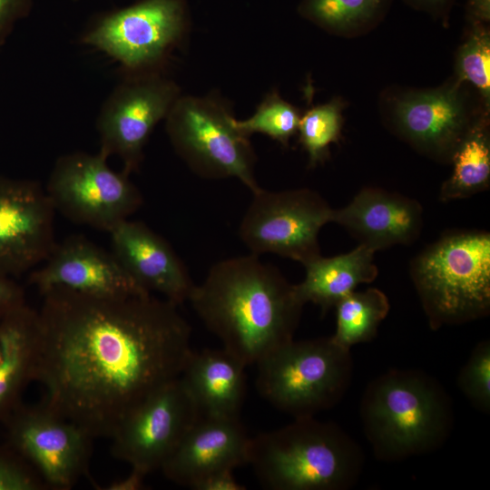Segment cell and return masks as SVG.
Listing matches in <instances>:
<instances>
[{"mask_svg":"<svg viewBox=\"0 0 490 490\" xmlns=\"http://www.w3.org/2000/svg\"><path fill=\"white\" fill-rule=\"evenodd\" d=\"M375 252L359 244L344 254L316 258L304 265L305 278L295 284L297 296L304 305L312 302L323 312L328 311L358 285L370 283L377 277Z\"/></svg>","mask_w":490,"mask_h":490,"instance_id":"cell-22","label":"cell"},{"mask_svg":"<svg viewBox=\"0 0 490 490\" xmlns=\"http://www.w3.org/2000/svg\"><path fill=\"white\" fill-rule=\"evenodd\" d=\"M392 0H302L299 15L333 34L351 35L376 25Z\"/></svg>","mask_w":490,"mask_h":490,"instance_id":"cell-24","label":"cell"},{"mask_svg":"<svg viewBox=\"0 0 490 490\" xmlns=\"http://www.w3.org/2000/svg\"><path fill=\"white\" fill-rule=\"evenodd\" d=\"M333 211L317 191L260 188L240 220L238 234L250 253H273L303 266L321 256L318 234Z\"/></svg>","mask_w":490,"mask_h":490,"instance_id":"cell-9","label":"cell"},{"mask_svg":"<svg viewBox=\"0 0 490 490\" xmlns=\"http://www.w3.org/2000/svg\"><path fill=\"white\" fill-rule=\"evenodd\" d=\"M335 308L337 326L331 338L340 347L350 349L352 346L368 342L376 337L379 324L388 314L390 304L383 291L368 288L351 292Z\"/></svg>","mask_w":490,"mask_h":490,"instance_id":"cell-25","label":"cell"},{"mask_svg":"<svg viewBox=\"0 0 490 490\" xmlns=\"http://www.w3.org/2000/svg\"><path fill=\"white\" fill-rule=\"evenodd\" d=\"M461 82L402 93L393 103L397 132L413 147L440 160L451 157L479 122L470 114Z\"/></svg>","mask_w":490,"mask_h":490,"instance_id":"cell-15","label":"cell"},{"mask_svg":"<svg viewBox=\"0 0 490 490\" xmlns=\"http://www.w3.org/2000/svg\"><path fill=\"white\" fill-rule=\"evenodd\" d=\"M256 366L260 396L294 418L315 416L334 407L353 377L350 349L340 347L331 337L293 338Z\"/></svg>","mask_w":490,"mask_h":490,"instance_id":"cell-6","label":"cell"},{"mask_svg":"<svg viewBox=\"0 0 490 490\" xmlns=\"http://www.w3.org/2000/svg\"><path fill=\"white\" fill-rule=\"evenodd\" d=\"M299 120V110L272 91L265 96L251 117L242 121L235 119L234 124L247 137L260 132L287 146L298 132Z\"/></svg>","mask_w":490,"mask_h":490,"instance_id":"cell-27","label":"cell"},{"mask_svg":"<svg viewBox=\"0 0 490 490\" xmlns=\"http://www.w3.org/2000/svg\"><path fill=\"white\" fill-rule=\"evenodd\" d=\"M245 368L223 348L192 350L180 378L201 416L239 417L246 396Z\"/></svg>","mask_w":490,"mask_h":490,"instance_id":"cell-20","label":"cell"},{"mask_svg":"<svg viewBox=\"0 0 490 490\" xmlns=\"http://www.w3.org/2000/svg\"><path fill=\"white\" fill-rule=\"evenodd\" d=\"M112 253L142 289L180 305L195 284L170 243L142 221L125 220L110 232Z\"/></svg>","mask_w":490,"mask_h":490,"instance_id":"cell-18","label":"cell"},{"mask_svg":"<svg viewBox=\"0 0 490 490\" xmlns=\"http://www.w3.org/2000/svg\"><path fill=\"white\" fill-rule=\"evenodd\" d=\"M250 442L240 416H201L161 470L169 480L194 489L214 473L248 465Z\"/></svg>","mask_w":490,"mask_h":490,"instance_id":"cell-17","label":"cell"},{"mask_svg":"<svg viewBox=\"0 0 490 490\" xmlns=\"http://www.w3.org/2000/svg\"><path fill=\"white\" fill-rule=\"evenodd\" d=\"M180 96L173 81L152 70L132 73L102 106L96 123L99 152L121 159L128 175L138 171L150 135Z\"/></svg>","mask_w":490,"mask_h":490,"instance_id":"cell-12","label":"cell"},{"mask_svg":"<svg viewBox=\"0 0 490 490\" xmlns=\"http://www.w3.org/2000/svg\"><path fill=\"white\" fill-rule=\"evenodd\" d=\"M360 418L376 458L398 462L442 447L451 436L455 413L436 377L417 369H390L367 386Z\"/></svg>","mask_w":490,"mask_h":490,"instance_id":"cell-3","label":"cell"},{"mask_svg":"<svg viewBox=\"0 0 490 490\" xmlns=\"http://www.w3.org/2000/svg\"><path fill=\"white\" fill-rule=\"evenodd\" d=\"M41 295L34 381L48 407L93 438H111L132 409L181 376L192 352L178 305L152 293Z\"/></svg>","mask_w":490,"mask_h":490,"instance_id":"cell-1","label":"cell"},{"mask_svg":"<svg viewBox=\"0 0 490 490\" xmlns=\"http://www.w3.org/2000/svg\"><path fill=\"white\" fill-rule=\"evenodd\" d=\"M43 263L28 278L41 294L54 288L99 298L151 293L132 279L112 251L83 235L56 242Z\"/></svg>","mask_w":490,"mask_h":490,"instance_id":"cell-16","label":"cell"},{"mask_svg":"<svg viewBox=\"0 0 490 490\" xmlns=\"http://www.w3.org/2000/svg\"><path fill=\"white\" fill-rule=\"evenodd\" d=\"M107 159L100 152L62 155L44 189L55 211L109 233L139 210L143 198L129 175L112 170Z\"/></svg>","mask_w":490,"mask_h":490,"instance_id":"cell-8","label":"cell"},{"mask_svg":"<svg viewBox=\"0 0 490 490\" xmlns=\"http://www.w3.org/2000/svg\"><path fill=\"white\" fill-rule=\"evenodd\" d=\"M490 34L485 24L470 23L466 40L456 56L458 82H467L479 92L485 105L490 100Z\"/></svg>","mask_w":490,"mask_h":490,"instance_id":"cell-28","label":"cell"},{"mask_svg":"<svg viewBox=\"0 0 490 490\" xmlns=\"http://www.w3.org/2000/svg\"><path fill=\"white\" fill-rule=\"evenodd\" d=\"M456 384L472 406L490 412V342L483 340L473 348L457 375Z\"/></svg>","mask_w":490,"mask_h":490,"instance_id":"cell-29","label":"cell"},{"mask_svg":"<svg viewBox=\"0 0 490 490\" xmlns=\"http://www.w3.org/2000/svg\"><path fill=\"white\" fill-rule=\"evenodd\" d=\"M466 18L469 23L488 24L490 20V0H467Z\"/></svg>","mask_w":490,"mask_h":490,"instance_id":"cell-35","label":"cell"},{"mask_svg":"<svg viewBox=\"0 0 490 490\" xmlns=\"http://www.w3.org/2000/svg\"><path fill=\"white\" fill-rule=\"evenodd\" d=\"M54 211L40 182L0 176V275L19 277L46 260Z\"/></svg>","mask_w":490,"mask_h":490,"instance_id":"cell-14","label":"cell"},{"mask_svg":"<svg viewBox=\"0 0 490 490\" xmlns=\"http://www.w3.org/2000/svg\"><path fill=\"white\" fill-rule=\"evenodd\" d=\"M195 490H244L245 485L240 484L234 477L232 470H222L214 473L195 487Z\"/></svg>","mask_w":490,"mask_h":490,"instance_id":"cell-33","label":"cell"},{"mask_svg":"<svg viewBox=\"0 0 490 490\" xmlns=\"http://www.w3.org/2000/svg\"><path fill=\"white\" fill-rule=\"evenodd\" d=\"M166 120V132L178 155L198 175L233 177L251 192L256 155L249 137L235 127L228 106L216 96H180Z\"/></svg>","mask_w":490,"mask_h":490,"instance_id":"cell-7","label":"cell"},{"mask_svg":"<svg viewBox=\"0 0 490 490\" xmlns=\"http://www.w3.org/2000/svg\"><path fill=\"white\" fill-rule=\"evenodd\" d=\"M0 423L22 402V393L34 381L38 355L39 314L26 302L0 318Z\"/></svg>","mask_w":490,"mask_h":490,"instance_id":"cell-21","label":"cell"},{"mask_svg":"<svg viewBox=\"0 0 490 490\" xmlns=\"http://www.w3.org/2000/svg\"><path fill=\"white\" fill-rule=\"evenodd\" d=\"M200 416L179 377L152 393L122 418L111 436L112 453L147 475L161 469Z\"/></svg>","mask_w":490,"mask_h":490,"instance_id":"cell-13","label":"cell"},{"mask_svg":"<svg viewBox=\"0 0 490 490\" xmlns=\"http://www.w3.org/2000/svg\"><path fill=\"white\" fill-rule=\"evenodd\" d=\"M485 122L479 121L453 153V171L441 186V201L465 199L489 187L490 142Z\"/></svg>","mask_w":490,"mask_h":490,"instance_id":"cell-23","label":"cell"},{"mask_svg":"<svg viewBox=\"0 0 490 490\" xmlns=\"http://www.w3.org/2000/svg\"><path fill=\"white\" fill-rule=\"evenodd\" d=\"M32 0H0V46L5 44L18 21L30 12Z\"/></svg>","mask_w":490,"mask_h":490,"instance_id":"cell-31","label":"cell"},{"mask_svg":"<svg viewBox=\"0 0 490 490\" xmlns=\"http://www.w3.org/2000/svg\"><path fill=\"white\" fill-rule=\"evenodd\" d=\"M47 489L37 472L6 444L0 446V490Z\"/></svg>","mask_w":490,"mask_h":490,"instance_id":"cell-30","label":"cell"},{"mask_svg":"<svg viewBox=\"0 0 490 490\" xmlns=\"http://www.w3.org/2000/svg\"><path fill=\"white\" fill-rule=\"evenodd\" d=\"M332 222L345 228L359 244L377 251L415 241L422 230L423 209L409 197L366 187L348 205L334 209Z\"/></svg>","mask_w":490,"mask_h":490,"instance_id":"cell-19","label":"cell"},{"mask_svg":"<svg viewBox=\"0 0 490 490\" xmlns=\"http://www.w3.org/2000/svg\"><path fill=\"white\" fill-rule=\"evenodd\" d=\"M342 101L330 102L309 108L300 117L299 123V142L309 156V165L313 167L323 162L328 147L338 141L342 128Z\"/></svg>","mask_w":490,"mask_h":490,"instance_id":"cell-26","label":"cell"},{"mask_svg":"<svg viewBox=\"0 0 490 490\" xmlns=\"http://www.w3.org/2000/svg\"><path fill=\"white\" fill-rule=\"evenodd\" d=\"M146 475L142 472L131 469L130 474L119 480L113 481L104 489L106 490H138L142 489L144 485V477Z\"/></svg>","mask_w":490,"mask_h":490,"instance_id":"cell-36","label":"cell"},{"mask_svg":"<svg viewBox=\"0 0 490 490\" xmlns=\"http://www.w3.org/2000/svg\"><path fill=\"white\" fill-rule=\"evenodd\" d=\"M2 424L5 444L37 472L47 489L69 490L88 474L94 438L44 401L19 403Z\"/></svg>","mask_w":490,"mask_h":490,"instance_id":"cell-10","label":"cell"},{"mask_svg":"<svg viewBox=\"0 0 490 490\" xmlns=\"http://www.w3.org/2000/svg\"><path fill=\"white\" fill-rule=\"evenodd\" d=\"M24 302L25 298L23 288L12 278L0 275V318Z\"/></svg>","mask_w":490,"mask_h":490,"instance_id":"cell-32","label":"cell"},{"mask_svg":"<svg viewBox=\"0 0 490 490\" xmlns=\"http://www.w3.org/2000/svg\"><path fill=\"white\" fill-rule=\"evenodd\" d=\"M365 456L340 426L315 416L294 418L250 437L248 465L270 490H348L358 481Z\"/></svg>","mask_w":490,"mask_h":490,"instance_id":"cell-4","label":"cell"},{"mask_svg":"<svg viewBox=\"0 0 490 490\" xmlns=\"http://www.w3.org/2000/svg\"><path fill=\"white\" fill-rule=\"evenodd\" d=\"M410 275L429 327L460 325L490 312V234H446L426 247Z\"/></svg>","mask_w":490,"mask_h":490,"instance_id":"cell-5","label":"cell"},{"mask_svg":"<svg viewBox=\"0 0 490 490\" xmlns=\"http://www.w3.org/2000/svg\"><path fill=\"white\" fill-rule=\"evenodd\" d=\"M415 9L425 11L434 16L446 18L456 0H404Z\"/></svg>","mask_w":490,"mask_h":490,"instance_id":"cell-34","label":"cell"},{"mask_svg":"<svg viewBox=\"0 0 490 490\" xmlns=\"http://www.w3.org/2000/svg\"><path fill=\"white\" fill-rule=\"evenodd\" d=\"M186 27L183 0H141L99 18L82 42L138 73L162 62Z\"/></svg>","mask_w":490,"mask_h":490,"instance_id":"cell-11","label":"cell"},{"mask_svg":"<svg viewBox=\"0 0 490 490\" xmlns=\"http://www.w3.org/2000/svg\"><path fill=\"white\" fill-rule=\"evenodd\" d=\"M188 301L246 367L294 338L304 307L295 284L252 253L215 263Z\"/></svg>","mask_w":490,"mask_h":490,"instance_id":"cell-2","label":"cell"}]
</instances>
